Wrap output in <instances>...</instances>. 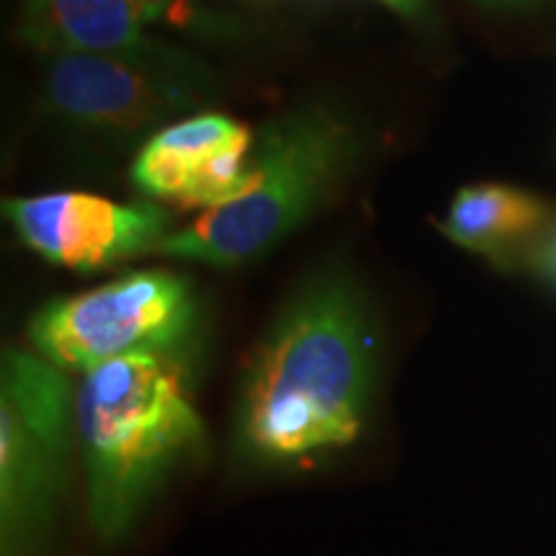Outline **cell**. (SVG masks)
<instances>
[{
    "label": "cell",
    "mask_w": 556,
    "mask_h": 556,
    "mask_svg": "<svg viewBox=\"0 0 556 556\" xmlns=\"http://www.w3.org/2000/svg\"><path fill=\"white\" fill-rule=\"evenodd\" d=\"M377 338L358 291L323 278L283 309L242 379L238 446L250 462L291 467L364 433Z\"/></svg>",
    "instance_id": "6da1fadb"
},
{
    "label": "cell",
    "mask_w": 556,
    "mask_h": 556,
    "mask_svg": "<svg viewBox=\"0 0 556 556\" xmlns=\"http://www.w3.org/2000/svg\"><path fill=\"white\" fill-rule=\"evenodd\" d=\"M75 438L86 475L88 523L114 546L204 441L178 353H135L80 377Z\"/></svg>",
    "instance_id": "7a4b0ae2"
},
{
    "label": "cell",
    "mask_w": 556,
    "mask_h": 556,
    "mask_svg": "<svg viewBox=\"0 0 556 556\" xmlns=\"http://www.w3.org/2000/svg\"><path fill=\"white\" fill-rule=\"evenodd\" d=\"M356 157V135L328 106L276 116L255 137L248 189L176 229L157 255L232 268L307 222Z\"/></svg>",
    "instance_id": "3957f363"
},
{
    "label": "cell",
    "mask_w": 556,
    "mask_h": 556,
    "mask_svg": "<svg viewBox=\"0 0 556 556\" xmlns=\"http://www.w3.org/2000/svg\"><path fill=\"white\" fill-rule=\"evenodd\" d=\"M75 394L67 374L11 348L0 374V556H52Z\"/></svg>",
    "instance_id": "277c9868"
},
{
    "label": "cell",
    "mask_w": 556,
    "mask_h": 556,
    "mask_svg": "<svg viewBox=\"0 0 556 556\" xmlns=\"http://www.w3.org/2000/svg\"><path fill=\"white\" fill-rule=\"evenodd\" d=\"M199 304L186 278L137 270L34 312V353L65 374L93 371L135 353H178L197 330Z\"/></svg>",
    "instance_id": "5b68a950"
},
{
    "label": "cell",
    "mask_w": 556,
    "mask_h": 556,
    "mask_svg": "<svg viewBox=\"0 0 556 556\" xmlns=\"http://www.w3.org/2000/svg\"><path fill=\"white\" fill-rule=\"evenodd\" d=\"M45 62V99L54 114L106 135H155L214 99L212 70L163 41L122 54H50Z\"/></svg>",
    "instance_id": "8992f818"
},
{
    "label": "cell",
    "mask_w": 556,
    "mask_h": 556,
    "mask_svg": "<svg viewBox=\"0 0 556 556\" xmlns=\"http://www.w3.org/2000/svg\"><path fill=\"white\" fill-rule=\"evenodd\" d=\"M5 217L26 248L54 266L93 274L157 253L170 235V212L157 204H116L93 193H47L5 201Z\"/></svg>",
    "instance_id": "52a82bcc"
},
{
    "label": "cell",
    "mask_w": 556,
    "mask_h": 556,
    "mask_svg": "<svg viewBox=\"0 0 556 556\" xmlns=\"http://www.w3.org/2000/svg\"><path fill=\"white\" fill-rule=\"evenodd\" d=\"M253 148L255 137L245 124L197 114L150 135L131 178L144 197L204 214L245 193Z\"/></svg>",
    "instance_id": "ba28073f"
},
{
    "label": "cell",
    "mask_w": 556,
    "mask_h": 556,
    "mask_svg": "<svg viewBox=\"0 0 556 556\" xmlns=\"http://www.w3.org/2000/svg\"><path fill=\"white\" fill-rule=\"evenodd\" d=\"M189 0H26L18 34L41 58L50 54H122L150 47L148 26H189Z\"/></svg>",
    "instance_id": "9c48e42d"
},
{
    "label": "cell",
    "mask_w": 556,
    "mask_h": 556,
    "mask_svg": "<svg viewBox=\"0 0 556 556\" xmlns=\"http://www.w3.org/2000/svg\"><path fill=\"white\" fill-rule=\"evenodd\" d=\"M546 222V206L531 193L500 184L462 189L451 201L443 232L456 245L500 255Z\"/></svg>",
    "instance_id": "30bf717a"
},
{
    "label": "cell",
    "mask_w": 556,
    "mask_h": 556,
    "mask_svg": "<svg viewBox=\"0 0 556 556\" xmlns=\"http://www.w3.org/2000/svg\"><path fill=\"white\" fill-rule=\"evenodd\" d=\"M531 266L541 278H544V281L554 283L556 287V227L548 232V238L533 250Z\"/></svg>",
    "instance_id": "8fae6325"
},
{
    "label": "cell",
    "mask_w": 556,
    "mask_h": 556,
    "mask_svg": "<svg viewBox=\"0 0 556 556\" xmlns=\"http://www.w3.org/2000/svg\"><path fill=\"white\" fill-rule=\"evenodd\" d=\"M381 3H387L389 9L400 11V13H407V16H413V13H417V9H420L422 0H381Z\"/></svg>",
    "instance_id": "7c38bea8"
}]
</instances>
